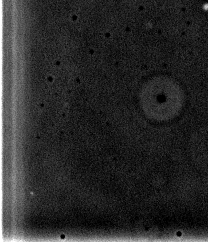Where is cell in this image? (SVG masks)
I'll return each instance as SVG.
<instances>
[{
    "label": "cell",
    "instance_id": "1",
    "mask_svg": "<svg viewBox=\"0 0 208 242\" xmlns=\"http://www.w3.org/2000/svg\"><path fill=\"white\" fill-rule=\"evenodd\" d=\"M64 237H65V236H64V235H62L61 236V238H64Z\"/></svg>",
    "mask_w": 208,
    "mask_h": 242
}]
</instances>
